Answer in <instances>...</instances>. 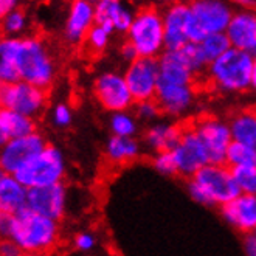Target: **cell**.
Returning <instances> with one entry per match:
<instances>
[{
  "label": "cell",
  "mask_w": 256,
  "mask_h": 256,
  "mask_svg": "<svg viewBox=\"0 0 256 256\" xmlns=\"http://www.w3.org/2000/svg\"><path fill=\"white\" fill-rule=\"evenodd\" d=\"M171 152L176 160L177 174L185 176L188 178H191L204 166L210 164L206 150L191 124L182 129V137H180L177 146Z\"/></svg>",
  "instance_id": "10"
},
{
  "label": "cell",
  "mask_w": 256,
  "mask_h": 256,
  "mask_svg": "<svg viewBox=\"0 0 256 256\" xmlns=\"http://www.w3.org/2000/svg\"><path fill=\"white\" fill-rule=\"evenodd\" d=\"M53 116H54V123L58 126H61V128L68 126L72 123V112H70V109L66 106V104H59V106L54 109Z\"/></svg>",
  "instance_id": "37"
},
{
  "label": "cell",
  "mask_w": 256,
  "mask_h": 256,
  "mask_svg": "<svg viewBox=\"0 0 256 256\" xmlns=\"http://www.w3.org/2000/svg\"><path fill=\"white\" fill-rule=\"evenodd\" d=\"M12 6L14 2H11V0H0V19H5L12 11Z\"/></svg>",
  "instance_id": "41"
},
{
  "label": "cell",
  "mask_w": 256,
  "mask_h": 256,
  "mask_svg": "<svg viewBox=\"0 0 256 256\" xmlns=\"http://www.w3.org/2000/svg\"><path fill=\"white\" fill-rule=\"evenodd\" d=\"M228 124L233 142L256 149V109L239 110L232 116Z\"/></svg>",
  "instance_id": "24"
},
{
  "label": "cell",
  "mask_w": 256,
  "mask_h": 256,
  "mask_svg": "<svg viewBox=\"0 0 256 256\" xmlns=\"http://www.w3.org/2000/svg\"><path fill=\"white\" fill-rule=\"evenodd\" d=\"M225 34L232 48L256 56V12L252 10L236 11Z\"/></svg>",
  "instance_id": "18"
},
{
  "label": "cell",
  "mask_w": 256,
  "mask_h": 256,
  "mask_svg": "<svg viewBox=\"0 0 256 256\" xmlns=\"http://www.w3.org/2000/svg\"><path fill=\"white\" fill-rule=\"evenodd\" d=\"M158 70L160 81L163 82L194 86L198 80V74L188 67L177 50H166L158 58Z\"/></svg>",
  "instance_id": "21"
},
{
  "label": "cell",
  "mask_w": 256,
  "mask_h": 256,
  "mask_svg": "<svg viewBox=\"0 0 256 256\" xmlns=\"http://www.w3.org/2000/svg\"><path fill=\"white\" fill-rule=\"evenodd\" d=\"M19 39H0V84L19 82L18 72V52Z\"/></svg>",
  "instance_id": "25"
},
{
  "label": "cell",
  "mask_w": 256,
  "mask_h": 256,
  "mask_svg": "<svg viewBox=\"0 0 256 256\" xmlns=\"http://www.w3.org/2000/svg\"><path fill=\"white\" fill-rule=\"evenodd\" d=\"M186 188L190 198L205 206H224L240 194L227 164H206L188 180Z\"/></svg>",
  "instance_id": "2"
},
{
  "label": "cell",
  "mask_w": 256,
  "mask_h": 256,
  "mask_svg": "<svg viewBox=\"0 0 256 256\" xmlns=\"http://www.w3.org/2000/svg\"><path fill=\"white\" fill-rule=\"evenodd\" d=\"M25 24V14L22 10L11 11L4 19V32L5 33H18L24 28Z\"/></svg>",
  "instance_id": "35"
},
{
  "label": "cell",
  "mask_w": 256,
  "mask_h": 256,
  "mask_svg": "<svg viewBox=\"0 0 256 256\" xmlns=\"http://www.w3.org/2000/svg\"><path fill=\"white\" fill-rule=\"evenodd\" d=\"M4 178H5V171H4L2 168H0V182H2Z\"/></svg>",
  "instance_id": "44"
},
{
  "label": "cell",
  "mask_w": 256,
  "mask_h": 256,
  "mask_svg": "<svg viewBox=\"0 0 256 256\" xmlns=\"http://www.w3.org/2000/svg\"><path fill=\"white\" fill-rule=\"evenodd\" d=\"M18 72L24 82L48 90L54 78V64L39 39L20 40L18 52Z\"/></svg>",
  "instance_id": "5"
},
{
  "label": "cell",
  "mask_w": 256,
  "mask_h": 256,
  "mask_svg": "<svg viewBox=\"0 0 256 256\" xmlns=\"http://www.w3.org/2000/svg\"><path fill=\"white\" fill-rule=\"evenodd\" d=\"M199 47L204 53V58L206 59L208 66L212 64L213 61H216L218 58H220L224 53H227L232 45L230 40L225 33H218V34H210L206 36L200 44Z\"/></svg>",
  "instance_id": "30"
},
{
  "label": "cell",
  "mask_w": 256,
  "mask_h": 256,
  "mask_svg": "<svg viewBox=\"0 0 256 256\" xmlns=\"http://www.w3.org/2000/svg\"><path fill=\"white\" fill-rule=\"evenodd\" d=\"M22 256H39V254H22Z\"/></svg>",
  "instance_id": "45"
},
{
  "label": "cell",
  "mask_w": 256,
  "mask_h": 256,
  "mask_svg": "<svg viewBox=\"0 0 256 256\" xmlns=\"http://www.w3.org/2000/svg\"><path fill=\"white\" fill-rule=\"evenodd\" d=\"M252 88L256 92V56L253 59V72H252Z\"/></svg>",
  "instance_id": "42"
},
{
  "label": "cell",
  "mask_w": 256,
  "mask_h": 256,
  "mask_svg": "<svg viewBox=\"0 0 256 256\" xmlns=\"http://www.w3.org/2000/svg\"><path fill=\"white\" fill-rule=\"evenodd\" d=\"M242 250H244V256H256V236L254 234L246 236L242 242Z\"/></svg>",
  "instance_id": "39"
},
{
  "label": "cell",
  "mask_w": 256,
  "mask_h": 256,
  "mask_svg": "<svg viewBox=\"0 0 256 256\" xmlns=\"http://www.w3.org/2000/svg\"><path fill=\"white\" fill-rule=\"evenodd\" d=\"M10 238L20 250L40 256L50 253L58 246L59 227L56 220L44 218L25 206L11 216Z\"/></svg>",
  "instance_id": "1"
},
{
  "label": "cell",
  "mask_w": 256,
  "mask_h": 256,
  "mask_svg": "<svg viewBox=\"0 0 256 256\" xmlns=\"http://www.w3.org/2000/svg\"><path fill=\"white\" fill-rule=\"evenodd\" d=\"M254 56L230 48L206 68L208 81L222 94H240L252 88V72Z\"/></svg>",
  "instance_id": "3"
},
{
  "label": "cell",
  "mask_w": 256,
  "mask_h": 256,
  "mask_svg": "<svg viewBox=\"0 0 256 256\" xmlns=\"http://www.w3.org/2000/svg\"><path fill=\"white\" fill-rule=\"evenodd\" d=\"M191 12L206 36L225 33L232 22L233 10L228 4L220 0H198L191 4Z\"/></svg>",
  "instance_id": "14"
},
{
  "label": "cell",
  "mask_w": 256,
  "mask_h": 256,
  "mask_svg": "<svg viewBox=\"0 0 256 256\" xmlns=\"http://www.w3.org/2000/svg\"><path fill=\"white\" fill-rule=\"evenodd\" d=\"M110 130L115 137H126V138H135V134L138 130V120L135 114L126 112H116L110 116Z\"/></svg>",
  "instance_id": "29"
},
{
  "label": "cell",
  "mask_w": 256,
  "mask_h": 256,
  "mask_svg": "<svg viewBox=\"0 0 256 256\" xmlns=\"http://www.w3.org/2000/svg\"><path fill=\"white\" fill-rule=\"evenodd\" d=\"M160 114L162 110L156 100L137 102V108H135V116L137 120H143V122H154Z\"/></svg>",
  "instance_id": "34"
},
{
  "label": "cell",
  "mask_w": 256,
  "mask_h": 256,
  "mask_svg": "<svg viewBox=\"0 0 256 256\" xmlns=\"http://www.w3.org/2000/svg\"><path fill=\"white\" fill-rule=\"evenodd\" d=\"M191 128L202 142L212 164H225V157L233 143L230 124L214 115H205L191 123Z\"/></svg>",
  "instance_id": "7"
},
{
  "label": "cell",
  "mask_w": 256,
  "mask_h": 256,
  "mask_svg": "<svg viewBox=\"0 0 256 256\" xmlns=\"http://www.w3.org/2000/svg\"><path fill=\"white\" fill-rule=\"evenodd\" d=\"M106 158L115 164H123L134 162L135 158L140 157L142 148L140 143L135 138H126V137H112L106 143Z\"/></svg>",
  "instance_id": "26"
},
{
  "label": "cell",
  "mask_w": 256,
  "mask_h": 256,
  "mask_svg": "<svg viewBox=\"0 0 256 256\" xmlns=\"http://www.w3.org/2000/svg\"><path fill=\"white\" fill-rule=\"evenodd\" d=\"M126 36L128 44L132 45L138 58L158 59L166 52L163 12L152 6L142 8L135 12L132 25Z\"/></svg>",
  "instance_id": "4"
},
{
  "label": "cell",
  "mask_w": 256,
  "mask_h": 256,
  "mask_svg": "<svg viewBox=\"0 0 256 256\" xmlns=\"http://www.w3.org/2000/svg\"><path fill=\"white\" fill-rule=\"evenodd\" d=\"M134 16L132 10L116 0H101L95 5V25L108 30L110 34L114 32L128 33Z\"/></svg>",
  "instance_id": "19"
},
{
  "label": "cell",
  "mask_w": 256,
  "mask_h": 256,
  "mask_svg": "<svg viewBox=\"0 0 256 256\" xmlns=\"http://www.w3.org/2000/svg\"><path fill=\"white\" fill-rule=\"evenodd\" d=\"M26 190L14 177L5 176L0 182V214L14 216L26 206Z\"/></svg>",
  "instance_id": "23"
},
{
  "label": "cell",
  "mask_w": 256,
  "mask_h": 256,
  "mask_svg": "<svg viewBox=\"0 0 256 256\" xmlns=\"http://www.w3.org/2000/svg\"><path fill=\"white\" fill-rule=\"evenodd\" d=\"M192 24L191 5L172 4L163 11L164 45L166 50H178L190 44V28Z\"/></svg>",
  "instance_id": "13"
},
{
  "label": "cell",
  "mask_w": 256,
  "mask_h": 256,
  "mask_svg": "<svg viewBox=\"0 0 256 256\" xmlns=\"http://www.w3.org/2000/svg\"><path fill=\"white\" fill-rule=\"evenodd\" d=\"M253 234H254V236H256V230H254V233H253Z\"/></svg>",
  "instance_id": "46"
},
{
  "label": "cell",
  "mask_w": 256,
  "mask_h": 256,
  "mask_svg": "<svg viewBox=\"0 0 256 256\" xmlns=\"http://www.w3.org/2000/svg\"><path fill=\"white\" fill-rule=\"evenodd\" d=\"M8 140H10V138L6 137V134L2 130V128H0V148H4V146L8 143Z\"/></svg>",
  "instance_id": "43"
},
{
  "label": "cell",
  "mask_w": 256,
  "mask_h": 256,
  "mask_svg": "<svg viewBox=\"0 0 256 256\" xmlns=\"http://www.w3.org/2000/svg\"><path fill=\"white\" fill-rule=\"evenodd\" d=\"M224 220L238 232L253 234L256 230V194H239L220 206Z\"/></svg>",
  "instance_id": "17"
},
{
  "label": "cell",
  "mask_w": 256,
  "mask_h": 256,
  "mask_svg": "<svg viewBox=\"0 0 256 256\" xmlns=\"http://www.w3.org/2000/svg\"><path fill=\"white\" fill-rule=\"evenodd\" d=\"M26 208L44 218L61 219L66 208V188L62 184L30 188L26 192Z\"/></svg>",
  "instance_id": "15"
},
{
  "label": "cell",
  "mask_w": 256,
  "mask_h": 256,
  "mask_svg": "<svg viewBox=\"0 0 256 256\" xmlns=\"http://www.w3.org/2000/svg\"><path fill=\"white\" fill-rule=\"evenodd\" d=\"M123 76L126 80L134 102L156 100L160 82L158 59L137 58L134 62L128 64Z\"/></svg>",
  "instance_id": "9"
},
{
  "label": "cell",
  "mask_w": 256,
  "mask_h": 256,
  "mask_svg": "<svg viewBox=\"0 0 256 256\" xmlns=\"http://www.w3.org/2000/svg\"><path fill=\"white\" fill-rule=\"evenodd\" d=\"M225 163L230 170L256 168V149L233 142L227 150Z\"/></svg>",
  "instance_id": "28"
},
{
  "label": "cell",
  "mask_w": 256,
  "mask_h": 256,
  "mask_svg": "<svg viewBox=\"0 0 256 256\" xmlns=\"http://www.w3.org/2000/svg\"><path fill=\"white\" fill-rule=\"evenodd\" d=\"M47 90L19 81L14 84H0V104L2 109L18 112L28 118L36 116L45 108Z\"/></svg>",
  "instance_id": "8"
},
{
  "label": "cell",
  "mask_w": 256,
  "mask_h": 256,
  "mask_svg": "<svg viewBox=\"0 0 256 256\" xmlns=\"http://www.w3.org/2000/svg\"><path fill=\"white\" fill-rule=\"evenodd\" d=\"M240 194H256V168L232 170Z\"/></svg>",
  "instance_id": "32"
},
{
  "label": "cell",
  "mask_w": 256,
  "mask_h": 256,
  "mask_svg": "<svg viewBox=\"0 0 256 256\" xmlns=\"http://www.w3.org/2000/svg\"><path fill=\"white\" fill-rule=\"evenodd\" d=\"M66 172L62 154L53 146H47L40 154L33 157L12 177L25 188L50 186L61 184Z\"/></svg>",
  "instance_id": "6"
},
{
  "label": "cell",
  "mask_w": 256,
  "mask_h": 256,
  "mask_svg": "<svg viewBox=\"0 0 256 256\" xmlns=\"http://www.w3.org/2000/svg\"><path fill=\"white\" fill-rule=\"evenodd\" d=\"M96 244V239L92 233H80L76 238H74V247L82 252H88L92 250Z\"/></svg>",
  "instance_id": "36"
},
{
  "label": "cell",
  "mask_w": 256,
  "mask_h": 256,
  "mask_svg": "<svg viewBox=\"0 0 256 256\" xmlns=\"http://www.w3.org/2000/svg\"><path fill=\"white\" fill-rule=\"evenodd\" d=\"M182 129L184 128L174 123L156 122L148 128L144 134V143L156 154L168 152L177 146L180 137H182Z\"/></svg>",
  "instance_id": "22"
},
{
  "label": "cell",
  "mask_w": 256,
  "mask_h": 256,
  "mask_svg": "<svg viewBox=\"0 0 256 256\" xmlns=\"http://www.w3.org/2000/svg\"><path fill=\"white\" fill-rule=\"evenodd\" d=\"M156 101L162 114L171 116H182L190 112L196 101L194 86L172 84V82H158Z\"/></svg>",
  "instance_id": "16"
},
{
  "label": "cell",
  "mask_w": 256,
  "mask_h": 256,
  "mask_svg": "<svg viewBox=\"0 0 256 256\" xmlns=\"http://www.w3.org/2000/svg\"><path fill=\"white\" fill-rule=\"evenodd\" d=\"M0 256H22V250L14 240L0 239Z\"/></svg>",
  "instance_id": "38"
},
{
  "label": "cell",
  "mask_w": 256,
  "mask_h": 256,
  "mask_svg": "<svg viewBox=\"0 0 256 256\" xmlns=\"http://www.w3.org/2000/svg\"><path fill=\"white\" fill-rule=\"evenodd\" d=\"M109 39H110V33L108 30H104L100 25H95L92 30L88 32V34L86 36L84 42L87 50L92 54H100L101 52H104L109 45Z\"/></svg>",
  "instance_id": "31"
},
{
  "label": "cell",
  "mask_w": 256,
  "mask_h": 256,
  "mask_svg": "<svg viewBox=\"0 0 256 256\" xmlns=\"http://www.w3.org/2000/svg\"><path fill=\"white\" fill-rule=\"evenodd\" d=\"M0 108H2V104H0Z\"/></svg>",
  "instance_id": "47"
},
{
  "label": "cell",
  "mask_w": 256,
  "mask_h": 256,
  "mask_svg": "<svg viewBox=\"0 0 256 256\" xmlns=\"http://www.w3.org/2000/svg\"><path fill=\"white\" fill-rule=\"evenodd\" d=\"M94 94L101 106L112 114L126 112L134 104L124 76L116 72L100 74L94 84Z\"/></svg>",
  "instance_id": "11"
},
{
  "label": "cell",
  "mask_w": 256,
  "mask_h": 256,
  "mask_svg": "<svg viewBox=\"0 0 256 256\" xmlns=\"http://www.w3.org/2000/svg\"><path fill=\"white\" fill-rule=\"evenodd\" d=\"M45 148H47V144L39 134L10 140L0 150V168L14 176L25 163L40 154Z\"/></svg>",
  "instance_id": "12"
},
{
  "label": "cell",
  "mask_w": 256,
  "mask_h": 256,
  "mask_svg": "<svg viewBox=\"0 0 256 256\" xmlns=\"http://www.w3.org/2000/svg\"><path fill=\"white\" fill-rule=\"evenodd\" d=\"M152 166L154 170L162 174V176H176L177 174V166H176V160L172 157V152H157L152 158Z\"/></svg>",
  "instance_id": "33"
},
{
  "label": "cell",
  "mask_w": 256,
  "mask_h": 256,
  "mask_svg": "<svg viewBox=\"0 0 256 256\" xmlns=\"http://www.w3.org/2000/svg\"><path fill=\"white\" fill-rule=\"evenodd\" d=\"M95 26V5L86 0H76L70 6L66 25V36L72 44L84 42L88 32Z\"/></svg>",
  "instance_id": "20"
},
{
  "label": "cell",
  "mask_w": 256,
  "mask_h": 256,
  "mask_svg": "<svg viewBox=\"0 0 256 256\" xmlns=\"http://www.w3.org/2000/svg\"><path fill=\"white\" fill-rule=\"evenodd\" d=\"M0 128L10 140H16L34 134V122L18 112L0 109Z\"/></svg>",
  "instance_id": "27"
},
{
  "label": "cell",
  "mask_w": 256,
  "mask_h": 256,
  "mask_svg": "<svg viewBox=\"0 0 256 256\" xmlns=\"http://www.w3.org/2000/svg\"><path fill=\"white\" fill-rule=\"evenodd\" d=\"M120 53H122V58L124 59V61H126L128 64L134 62L135 59L138 58L137 52H135V50L132 48V45H129L128 42H126V44L123 45V47H122V50H120Z\"/></svg>",
  "instance_id": "40"
}]
</instances>
